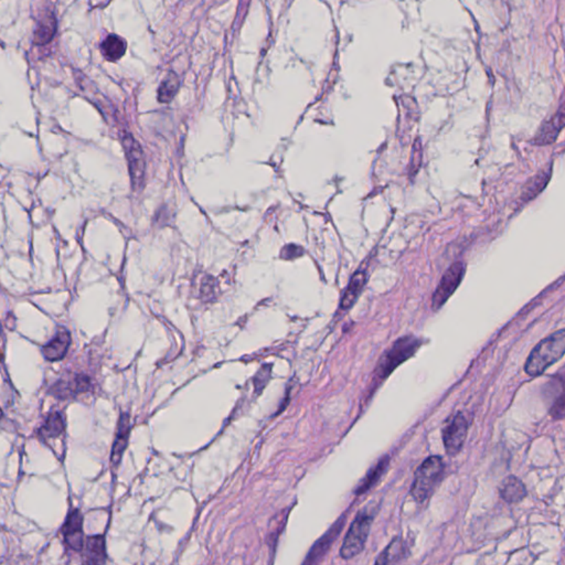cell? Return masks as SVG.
<instances>
[{"label":"cell","mask_w":565,"mask_h":565,"mask_svg":"<svg viewBox=\"0 0 565 565\" xmlns=\"http://www.w3.org/2000/svg\"><path fill=\"white\" fill-rule=\"evenodd\" d=\"M423 345V340L416 338L414 336L401 337L396 340L383 354L376 365L374 372L372 374V381H371L369 389V396L368 398L372 396L374 391L381 385L382 382L390 376L393 371L396 370L398 365L403 362L412 358L416 354V351Z\"/></svg>","instance_id":"cell-1"},{"label":"cell","mask_w":565,"mask_h":565,"mask_svg":"<svg viewBox=\"0 0 565 565\" xmlns=\"http://www.w3.org/2000/svg\"><path fill=\"white\" fill-rule=\"evenodd\" d=\"M564 351L565 331L561 329L534 347L525 365L527 374L530 376L542 374L550 365L564 356Z\"/></svg>","instance_id":"cell-2"},{"label":"cell","mask_w":565,"mask_h":565,"mask_svg":"<svg viewBox=\"0 0 565 565\" xmlns=\"http://www.w3.org/2000/svg\"><path fill=\"white\" fill-rule=\"evenodd\" d=\"M376 514V508L372 503H368L357 514L340 549L342 559H352L363 551Z\"/></svg>","instance_id":"cell-3"},{"label":"cell","mask_w":565,"mask_h":565,"mask_svg":"<svg viewBox=\"0 0 565 565\" xmlns=\"http://www.w3.org/2000/svg\"><path fill=\"white\" fill-rule=\"evenodd\" d=\"M445 472V463L441 456L426 458L416 472V477L411 487L413 499L418 503L426 501L435 492Z\"/></svg>","instance_id":"cell-4"},{"label":"cell","mask_w":565,"mask_h":565,"mask_svg":"<svg viewBox=\"0 0 565 565\" xmlns=\"http://www.w3.org/2000/svg\"><path fill=\"white\" fill-rule=\"evenodd\" d=\"M123 146H124L126 159H128L130 180H132L134 190L137 191L144 186L145 173H146L144 153L139 141H136L133 136L130 134H126L123 137Z\"/></svg>","instance_id":"cell-5"},{"label":"cell","mask_w":565,"mask_h":565,"mask_svg":"<svg viewBox=\"0 0 565 565\" xmlns=\"http://www.w3.org/2000/svg\"><path fill=\"white\" fill-rule=\"evenodd\" d=\"M468 421L463 413H456L443 427V442L447 455L455 456L461 452L468 433Z\"/></svg>","instance_id":"cell-6"},{"label":"cell","mask_w":565,"mask_h":565,"mask_svg":"<svg viewBox=\"0 0 565 565\" xmlns=\"http://www.w3.org/2000/svg\"><path fill=\"white\" fill-rule=\"evenodd\" d=\"M465 265L461 262L453 264L442 277L435 293L433 294L432 309L438 311L448 300L463 280Z\"/></svg>","instance_id":"cell-7"},{"label":"cell","mask_w":565,"mask_h":565,"mask_svg":"<svg viewBox=\"0 0 565 565\" xmlns=\"http://www.w3.org/2000/svg\"><path fill=\"white\" fill-rule=\"evenodd\" d=\"M91 387H92L91 379L86 374L70 373L68 376L58 380L52 385L50 394L60 400H68V398H75L80 394L88 392L91 390Z\"/></svg>","instance_id":"cell-8"},{"label":"cell","mask_w":565,"mask_h":565,"mask_svg":"<svg viewBox=\"0 0 565 565\" xmlns=\"http://www.w3.org/2000/svg\"><path fill=\"white\" fill-rule=\"evenodd\" d=\"M64 543L72 551H82L84 546V534H83V517L79 509H73L69 514L62 527Z\"/></svg>","instance_id":"cell-9"},{"label":"cell","mask_w":565,"mask_h":565,"mask_svg":"<svg viewBox=\"0 0 565 565\" xmlns=\"http://www.w3.org/2000/svg\"><path fill=\"white\" fill-rule=\"evenodd\" d=\"M346 519H347V514H342L341 517L334 523V526L331 527L315 543L311 551H309V555L306 557L305 562H304L305 564H314V563L320 562V560L325 557V554L333 546V543L336 541L337 538L339 537V534L341 533L342 529L346 525Z\"/></svg>","instance_id":"cell-10"},{"label":"cell","mask_w":565,"mask_h":565,"mask_svg":"<svg viewBox=\"0 0 565 565\" xmlns=\"http://www.w3.org/2000/svg\"><path fill=\"white\" fill-rule=\"evenodd\" d=\"M130 432V416L126 413H123L121 418H119L117 433H116L115 441H114L112 455H110V464H112L113 468L119 466V463L122 461L123 454H124L125 450L128 447Z\"/></svg>","instance_id":"cell-11"},{"label":"cell","mask_w":565,"mask_h":565,"mask_svg":"<svg viewBox=\"0 0 565 565\" xmlns=\"http://www.w3.org/2000/svg\"><path fill=\"white\" fill-rule=\"evenodd\" d=\"M71 345V334L65 328H60L51 341L43 347L45 359L48 361H59L64 358Z\"/></svg>","instance_id":"cell-12"},{"label":"cell","mask_w":565,"mask_h":565,"mask_svg":"<svg viewBox=\"0 0 565 565\" xmlns=\"http://www.w3.org/2000/svg\"><path fill=\"white\" fill-rule=\"evenodd\" d=\"M563 125H564V110H563V106H561L559 112L551 119H549L542 128H540L534 139V144L539 145V146L552 144L557 139L560 132L562 130Z\"/></svg>","instance_id":"cell-13"},{"label":"cell","mask_w":565,"mask_h":565,"mask_svg":"<svg viewBox=\"0 0 565 565\" xmlns=\"http://www.w3.org/2000/svg\"><path fill=\"white\" fill-rule=\"evenodd\" d=\"M410 548L407 546V540L403 538H394L390 544L379 554L376 559V564H396L410 555Z\"/></svg>","instance_id":"cell-14"},{"label":"cell","mask_w":565,"mask_h":565,"mask_svg":"<svg viewBox=\"0 0 565 565\" xmlns=\"http://www.w3.org/2000/svg\"><path fill=\"white\" fill-rule=\"evenodd\" d=\"M83 562L86 564H103L106 562V549L103 536L88 537L82 549Z\"/></svg>","instance_id":"cell-15"},{"label":"cell","mask_w":565,"mask_h":565,"mask_svg":"<svg viewBox=\"0 0 565 565\" xmlns=\"http://www.w3.org/2000/svg\"><path fill=\"white\" fill-rule=\"evenodd\" d=\"M389 465H390V456L385 455L379 458V461H376V463L369 469V472H367V475L363 478V481H361V483L358 485L356 490H354V494H356V496H361V494H365L368 490H370L371 488L376 486L378 481L381 479L382 476L385 475Z\"/></svg>","instance_id":"cell-16"},{"label":"cell","mask_w":565,"mask_h":565,"mask_svg":"<svg viewBox=\"0 0 565 565\" xmlns=\"http://www.w3.org/2000/svg\"><path fill=\"white\" fill-rule=\"evenodd\" d=\"M499 492L503 501L508 503H520L528 494L525 483L516 476H508L506 479H503L499 487Z\"/></svg>","instance_id":"cell-17"},{"label":"cell","mask_w":565,"mask_h":565,"mask_svg":"<svg viewBox=\"0 0 565 565\" xmlns=\"http://www.w3.org/2000/svg\"><path fill=\"white\" fill-rule=\"evenodd\" d=\"M365 282H367V274L365 271L357 272L356 274L353 275L346 289L345 294L342 296L341 302H340L341 309L348 311L352 307L353 304L359 298Z\"/></svg>","instance_id":"cell-18"},{"label":"cell","mask_w":565,"mask_h":565,"mask_svg":"<svg viewBox=\"0 0 565 565\" xmlns=\"http://www.w3.org/2000/svg\"><path fill=\"white\" fill-rule=\"evenodd\" d=\"M64 431L65 425L62 416L57 411H54L45 418V423H43V426L40 427L38 434L45 441H48V440H52V438L60 437L64 433Z\"/></svg>","instance_id":"cell-19"},{"label":"cell","mask_w":565,"mask_h":565,"mask_svg":"<svg viewBox=\"0 0 565 565\" xmlns=\"http://www.w3.org/2000/svg\"><path fill=\"white\" fill-rule=\"evenodd\" d=\"M126 48H128V45H126L125 40L119 36H116V34L108 36L101 45V51H102L103 56H104L105 59L110 61V62H115L117 60L121 59L126 52Z\"/></svg>","instance_id":"cell-20"},{"label":"cell","mask_w":565,"mask_h":565,"mask_svg":"<svg viewBox=\"0 0 565 565\" xmlns=\"http://www.w3.org/2000/svg\"><path fill=\"white\" fill-rule=\"evenodd\" d=\"M57 32V20L52 12H48L38 23L34 32V41L39 45L50 43Z\"/></svg>","instance_id":"cell-21"},{"label":"cell","mask_w":565,"mask_h":565,"mask_svg":"<svg viewBox=\"0 0 565 565\" xmlns=\"http://www.w3.org/2000/svg\"><path fill=\"white\" fill-rule=\"evenodd\" d=\"M551 166L549 169L540 171L539 173L534 176L531 180H529L528 184L525 188L523 191V199L525 200H531L534 197H537L548 184L550 177H551Z\"/></svg>","instance_id":"cell-22"},{"label":"cell","mask_w":565,"mask_h":565,"mask_svg":"<svg viewBox=\"0 0 565 565\" xmlns=\"http://www.w3.org/2000/svg\"><path fill=\"white\" fill-rule=\"evenodd\" d=\"M180 86V81L175 72H169L166 75L158 88V99L161 103H169L175 97Z\"/></svg>","instance_id":"cell-23"},{"label":"cell","mask_w":565,"mask_h":565,"mask_svg":"<svg viewBox=\"0 0 565 565\" xmlns=\"http://www.w3.org/2000/svg\"><path fill=\"white\" fill-rule=\"evenodd\" d=\"M564 394H563L562 391L559 398H557V401L554 402L553 405H552L551 410H550L552 418H555V420H562L563 416H564Z\"/></svg>","instance_id":"cell-24"},{"label":"cell","mask_w":565,"mask_h":565,"mask_svg":"<svg viewBox=\"0 0 565 565\" xmlns=\"http://www.w3.org/2000/svg\"><path fill=\"white\" fill-rule=\"evenodd\" d=\"M422 160V147L421 144H420V141H416V144H414V147H413V154H412V160H411V168H412V173H414V171H418V167H420V165H421Z\"/></svg>","instance_id":"cell-25"},{"label":"cell","mask_w":565,"mask_h":565,"mask_svg":"<svg viewBox=\"0 0 565 565\" xmlns=\"http://www.w3.org/2000/svg\"><path fill=\"white\" fill-rule=\"evenodd\" d=\"M302 254V250L300 249V246L294 245V244L286 245L282 251V257L287 259V260H291V259L300 256Z\"/></svg>","instance_id":"cell-26"},{"label":"cell","mask_w":565,"mask_h":565,"mask_svg":"<svg viewBox=\"0 0 565 565\" xmlns=\"http://www.w3.org/2000/svg\"><path fill=\"white\" fill-rule=\"evenodd\" d=\"M3 353L0 352V362H3Z\"/></svg>","instance_id":"cell-27"},{"label":"cell","mask_w":565,"mask_h":565,"mask_svg":"<svg viewBox=\"0 0 565 565\" xmlns=\"http://www.w3.org/2000/svg\"><path fill=\"white\" fill-rule=\"evenodd\" d=\"M1 418H3V411L0 409V420H1Z\"/></svg>","instance_id":"cell-28"},{"label":"cell","mask_w":565,"mask_h":565,"mask_svg":"<svg viewBox=\"0 0 565 565\" xmlns=\"http://www.w3.org/2000/svg\"><path fill=\"white\" fill-rule=\"evenodd\" d=\"M3 336V329H1V326H0V337Z\"/></svg>","instance_id":"cell-29"}]
</instances>
